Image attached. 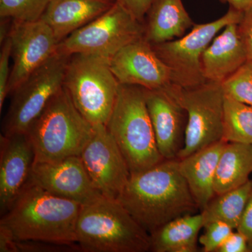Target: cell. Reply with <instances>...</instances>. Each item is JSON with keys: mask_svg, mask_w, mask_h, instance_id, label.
<instances>
[{"mask_svg": "<svg viewBox=\"0 0 252 252\" xmlns=\"http://www.w3.org/2000/svg\"><path fill=\"white\" fill-rule=\"evenodd\" d=\"M118 200L149 234L178 217L200 210L177 158L165 159L130 175Z\"/></svg>", "mask_w": 252, "mask_h": 252, "instance_id": "cell-1", "label": "cell"}, {"mask_svg": "<svg viewBox=\"0 0 252 252\" xmlns=\"http://www.w3.org/2000/svg\"><path fill=\"white\" fill-rule=\"evenodd\" d=\"M80 204L56 196L29 181L12 207L1 216L0 229L16 241L77 245Z\"/></svg>", "mask_w": 252, "mask_h": 252, "instance_id": "cell-2", "label": "cell"}, {"mask_svg": "<svg viewBox=\"0 0 252 252\" xmlns=\"http://www.w3.org/2000/svg\"><path fill=\"white\" fill-rule=\"evenodd\" d=\"M94 126L83 117L63 87L26 132L34 162H54L80 157L94 135Z\"/></svg>", "mask_w": 252, "mask_h": 252, "instance_id": "cell-3", "label": "cell"}, {"mask_svg": "<svg viewBox=\"0 0 252 252\" xmlns=\"http://www.w3.org/2000/svg\"><path fill=\"white\" fill-rule=\"evenodd\" d=\"M76 236L81 252L150 251V234L118 200L81 205Z\"/></svg>", "mask_w": 252, "mask_h": 252, "instance_id": "cell-4", "label": "cell"}, {"mask_svg": "<svg viewBox=\"0 0 252 252\" xmlns=\"http://www.w3.org/2000/svg\"><path fill=\"white\" fill-rule=\"evenodd\" d=\"M107 127L125 158L130 174L165 160L160 155L143 88L120 84Z\"/></svg>", "mask_w": 252, "mask_h": 252, "instance_id": "cell-5", "label": "cell"}, {"mask_svg": "<svg viewBox=\"0 0 252 252\" xmlns=\"http://www.w3.org/2000/svg\"><path fill=\"white\" fill-rule=\"evenodd\" d=\"M119 85L109 59L86 54L69 56L63 87L77 110L93 126H107Z\"/></svg>", "mask_w": 252, "mask_h": 252, "instance_id": "cell-6", "label": "cell"}, {"mask_svg": "<svg viewBox=\"0 0 252 252\" xmlns=\"http://www.w3.org/2000/svg\"><path fill=\"white\" fill-rule=\"evenodd\" d=\"M144 36L143 23L116 1L103 14L60 42L58 52L109 59L119 50Z\"/></svg>", "mask_w": 252, "mask_h": 252, "instance_id": "cell-7", "label": "cell"}, {"mask_svg": "<svg viewBox=\"0 0 252 252\" xmlns=\"http://www.w3.org/2000/svg\"><path fill=\"white\" fill-rule=\"evenodd\" d=\"M243 11L229 7L222 17L206 23L194 24L188 34L174 40L152 44L154 51L171 72L172 84L185 89L206 82L201 68L204 51L219 32L231 23H238Z\"/></svg>", "mask_w": 252, "mask_h": 252, "instance_id": "cell-8", "label": "cell"}, {"mask_svg": "<svg viewBox=\"0 0 252 252\" xmlns=\"http://www.w3.org/2000/svg\"><path fill=\"white\" fill-rule=\"evenodd\" d=\"M69 58L57 51L11 94L12 99L1 126L2 135L27 132L30 126L63 87Z\"/></svg>", "mask_w": 252, "mask_h": 252, "instance_id": "cell-9", "label": "cell"}, {"mask_svg": "<svg viewBox=\"0 0 252 252\" xmlns=\"http://www.w3.org/2000/svg\"><path fill=\"white\" fill-rule=\"evenodd\" d=\"M188 117L185 146L177 159L222 140L224 93L220 83L206 81L194 87L173 84Z\"/></svg>", "mask_w": 252, "mask_h": 252, "instance_id": "cell-10", "label": "cell"}, {"mask_svg": "<svg viewBox=\"0 0 252 252\" xmlns=\"http://www.w3.org/2000/svg\"><path fill=\"white\" fill-rule=\"evenodd\" d=\"M94 126V135L81 154V161L101 195L118 200L130 179V170L107 126Z\"/></svg>", "mask_w": 252, "mask_h": 252, "instance_id": "cell-11", "label": "cell"}, {"mask_svg": "<svg viewBox=\"0 0 252 252\" xmlns=\"http://www.w3.org/2000/svg\"><path fill=\"white\" fill-rule=\"evenodd\" d=\"M13 64L9 83L11 94L30 76L57 52L59 42L47 23L13 20L9 34Z\"/></svg>", "mask_w": 252, "mask_h": 252, "instance_id": "cell-12", "label": "cell"}, {"mask_svg": "<svg viewBox=\"0 0 252 252\" xmlns=\"http://www.w3.org/2000/svg\"><path fill=\"white\" fill-rule=\"evenodd\" d=\"M30 181L53 195L81 205L104 198L94 187L80 157L54 162H34Z\"/></svg>", "mask_w": 252, "mask_h": 252, "instance_id": "cell-13", "label": "cell"}, {"mask_svg": "<svg viewBox=\"0 0 252 252\" xmlns=\"http://www.w3.org/2000/svg\"><path fill=\"white\" fill-rule=\"evenodd\" d=\"M144 93L159 152L164 159H177L185 146L188 117L174 85Z\"/></svg>", "mask_w": 252, "mask_h": 252, "instance_id": "cell-14", "label": "cell"}, {"mask_svg": "<svg viewBox=\"0 0 252 252\" xmlns=\"http://www.w3.org/2000/svg\"><path fill=\"white\" fill-rule=\"evenodd\" d=\"M109 64L120 84L158 89L172 84L170 69L144 36L119 50Z\"/></svg>", "mask_w": 252, "mask_h": 252, "instance_id": "cell-15", "label": "cell"}, {"mask_svg": "<svg viewBox=\"0 0 252 252\" xmlns=\"http://www.w3.org/2000/svg\"><path fill=\"white\" fill-rule=\"evenodd\" d=\"M34 152L27 134L0 137V212L12 207L29 182Z\"/></svg>", "mask_w": 252, "mask_h": 252, "instance_id": "cell-16", "label": "cell"}, {"mask_svg": "<svg viewBox=\"0 0 252 252\" xmlns=\"http://www.w3.org/2000/svg\"><path fill=\"white\" fill-rule=\"evenodd\" d=\"M248 61L238 32V23H231L204 51L201 68L207 81L223 83Z\"/></svg>", "mask_w": 252, "mask_h": 252, "instance_id": "cell-17", "label": "cell"}, {"mask_svg": "<svg viewBox=\"0 0 252 252\" xmlns=\"http://www.w3.org/2000/svg\"><path fill=\"white\" fill-rule=\"evenodd\" d=\"M116 0H51L41 19L52 30L59 44L110 9Z\"/></svg>", "mask_w": 252, "mask_h": 252, "instance_id": "cell-18", "label": "cell"}, {"mask_svg": "<svg viewBox=\"0 0 252 252\" xmlns=\"http://www.w3.org/2000/svg\"><path fill=\"white\" fill-rule=\"evenodd\" d=\"M225 143L224 141L220 140L188 157L179 159L181 173L185 177L200 211L216 195L215 175Z\"/></svg>", "mask_w": 252, "mask_h": 252, "instance_id": "cell-19", "label": "cell"}, {"mask_svg": "<svg viewBox=\"0 0 252 252\" xmlns=\"http://www.w3.org/2000/svg\"><path fill=\"white\" fill-rule=\"evenodd\" d=\"M195 23L182 0H154L143 21L144 37L152 44L185 35Z\"/></svg>", "mask_w": 252, "mask_h": 252, "instance_id": "cell-20", "label": "cell"}, {"mask_svg": "<svg viewBox=\"0 0 252 252\" xmlns=\"http://www.w3.org/2000/svg\"><path fill=\"white\" fill-rule=\"evenodd\" d=\"M203 226L201 212L178 217L151 233L150 252H198V235Z\"/></svg>", "mask_w": 252, "mask_h": 252, "instance_id": "cell-21", "label": "cell"}, {"mask_svg": "<svg viewBox=\"0 0 252 252\" xmlns=\"http://www.w3.org/2000/svg\"><path fill=\"white\" fill-rule=\"evenodd\" d=\"M252 173V144L226 142L219 160L215 191L220 195L241 187Z\"/></svg>", "mask_w": 252, "mask_h": 252, "instance_id": "cell-22", "label": "cell"}, {"mask_svg": "<svg viewBox=\"0 0 252 252\" xmlns=\"http://www.w3.org/2000/svg\"><path fill=\"white\" fill-rule=\"evenodd\" d=\"M252 190V180H250L238 188L215 195L200 211L203 215L204 225L220 220L236 230Z\"/></svg>", "mask_w": 252, "mask_h": 252, "instance_id": "cell-23", "label": "cell"}, {"mask_svg": "<svg viewBox=\"0 0 252 252\" xmlns=\"http://www.w3.org/2000/svg\"><path fill=\"white\" fill-rule=\"evenodd\" d=\"M222 140L252 144V106L225 95Z\"/></svg>", "mask_w": 252, "mask_h": 252, "instance_id": "cell-24", "label": "cell"}, {"mask_svg": "<svg viewBox=\"0 0 252 252\" xmlns=\"http://www.w3.org/2000/svg\"><path fill=\"white\" fill-rule=\"evenodd\" d=\"M51 0H0V17L33 22L41 19Z\"/></svg>", "mask_w": 252, "mask_h": 252, "instance_id": "cell-25", "label": "cell"}, {"mask_svg": "<svg viewBox=\"0 0 252 252\" xmlns=\"http://www.w3.org/2000/svg\"><path fill=\"white\" fill-rule=\"evenodd\" d=\"M221 86L227 97L252 106V63L247 61Z\"/></svg>", "mask_w": 252, "mask_h": 252, "instance_id": "cell-26", "label": "cell"}, {"mask_svg": "<svg viewBox=\"0 0 252 252\" xmlns=\"http://www.w3.org/2000/svg\"><path fill=\"white\" fill-rule=\"evenodd\" d=\"M205 231L199 238L204 252H217L226 239L233 233L229 225L220 220L209 222L203 226Z\"/></svg>", "mask_w": 252, "mask_h": 252, "instance_id": "cell-27", "label": "cell"}, {"mask_svg": "<svg viewBox=\"0 0 252 252\" xmlns=\"http://www.w3.org/2000/svg\"><path fill=\"white\" fill-rule=\"evenodd\" d=\"M10 59H11V39L9 36L1 44L0 51V112L2 110L5 99L9 95L11 70L9 67Z\"/></svg>", "mask_w": 252, "mask_h": 252, "instance_id": "cell-28", "label": "cell"}, {"mask_svg": "<svg viewBox=\"0 0 252 252\" xmlns=\"http://www.w3.org/2000/svg\"><path fill=\"white\" fill-rule=\"evenodd\" d=\"M16 252H81L78 245H64L41 241H16Z\"/></svg>", "mask_w": 252, "mask_h": 252, "instance_id": "cell-29", "label": "cell"}, {"mask_svg": "<svg viewBox=\"0 0 252 252\" xmlns=\"http://www.w3.org/2000/svg\"><path fill=\"white\" fill-rule=\"evenodd\" d=\"M238 32L245 48L248 62L252 63V6L243 11V17L238 23Z\"/></svg>", "mask_w": 252, "mask_h": 252, "instance_id": "cell-30", "label": "cell"}, {"mask_svg": "<svg viewBox=\"0 0 252 252\" xmlns=\"http://www.w3.org/2000/svg\"><path fill=\"white\" fill-rule=\"evenodd\" d=\"M132 16L143 23L144 17L154 0H116Z\"/></svg>", "mask_w": 252, "mask_h": 252, "instance_id": "cell-31", "label": "cell"}, {"mask_svg": "<svg viewBox=\"0 0 252 252\" xmlns=\"http://www.w3.org/2000/svg\"><path fill=\"white\" fill-rule=\"evenodd\" d=\"M248 239L243 233L233 231L217 252H248Z\"/></svg>", "mask_w": 252, "mask_h": 252, "instance_id": "cell-32", "label": "cell"}, {"mask_svg": "<svg viewBox=\"0 0 252 252\" xmlns=\"http://www.w3.org/2000/svg\"><path fill=\"white\" fill-rule=\"evenodd\" d=\"M236 230L245 235L249 241H252V190Z\"/></svg>", "mask_w": 252, "mask_h": 252, "instance_id": "cell-33", "label": "cell"}, {"mask_svg": "<svg viewBox=\"0 0 252 252\" xmlns=\"http://www.w3.org/2000/svg\"><path fill=\"white\" fill-rule=\"evenodd\" d=\"M0 252H16L15 240L2 229H0Z\"/></svg>", "mask_w": 252, "mask_h": 252, "instance_id": "cell-34", "label": "cell"}, {"mask_svg": "<svg viewBox=\"0 0 252 252\" xmlns=\"http://www.w3.org/2000/svg\"><path fill=\"white\" fill-rule=\"evenodd\" d=\"M13 19L9 17H0V43L4 42L9 37Z\"/></svg>", "mask_w": 252, "mask_h": 252, "instance_id": "cell-35", "label": "cell"}, {"mask_svg": "<svg viewBox=\"0 0 252 252\" xmlns=\"http://www.w3.org/2000/svg\"><path fill=\"white\" fill-rule=\"evenodd\" d=\"M220 1L223 3H228L229 4V7L240 11H245L252 6V0H220Z\"/></svg>", "mask_w": 252, "mask_h": 252, "instance_id": "cell-36", "label": "cell"}, {"mask_svg": "<svg viewBox=\"0 0 252 252\" xmlns=\"http://www.w3.org/2000/svg\"><path fill=\"white\" fill-rule=\"evenodd\" d=\"M248 252H252V241H249V240Z\"/></svg>", "mask_w": 252, "mask_h": 252, "instance_id": "cell-37", "label": "cell"}]
</instances>
